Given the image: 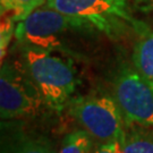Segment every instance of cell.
I'll return each instance as SVG.
<instances>
[{"label": "cell", "mask_w": 153, "mask_h": 153, "mask_svg": "<svg viewBox=\"0 0 153 153\" xmlns=\"http://www.w3.org/2000/svg\"><path fill=\"white\" fill-rule=\"evenodd\" d=\"M23 64L50 109L61 111L76 88V71L71 60L52 51L23 45Z\"/></svg>", "instance_id": "1"}, {"label": "cell", "mask_w": 153, "mask_h": 153, "mask_svg": "<svg viewBox=\"0 0 153 153\" xmlns=\"http://www.w3.org/2000/svg\"><path fill=\"white\" fill-rule=\"evenodd\" d=\"M53 8L81 26H93L114 36L129 25L135 32L149 31L145 24L135 19L128 9V0H47Z\"/></svg>", "instance_id": "2"}, {"label": "cell", "mask_w": 153, "mask_h": 153, "mask_svg": "<svg viewBox=\"0 0 153 153\" xmlns=\"http://www.w3.org/2000/svg\"><path fill=\"white\" fill-rule=\"evenodd\" d=\"M49 108L24 64L6 61L0 71V117L2 120L35 116Z\"/></svg>", "instance_id": "3"}, {"label": "cell", "mask_w": 153, "mask_h": 153, "mask_svg": "<svg viewBox=\"0 0 153 153\" xmlns=\"http://www.w3.org/2000/svg\"><path fill=\"white\" fill-rule=\"evenodd\" d=\"M69 114L93 137L101 142L117 141L126 136L124 116L115 98L110 95H85L71 99Z\"/></svg>", "instance_id": "4"}, {"label": "cell", "mask_w": 153, "mask_h": 153, "mask_svg": "<svg viewBox=\"0 0 153 153\" xmlns=\"http://www.w3.org/2000/svg\"><path fill=\"white\" fill-rule=\"evenodd\" d=\"M114 98L126 121L153 127V82L129 66L114 78Z\"/></svg>", "instance_id": "5"}, {"label": "cell", "mask_w": 153, "mask_h": 153, "mask_svg": "<svg viewBox=\"0 0 153 153\" xmlns=\"http://www.w3.org/2000/svg\"><path fill=\"white\" fill-rule=\"evenodd\" d=\"M77 27L82 26L71 17L45 5L18 22L15 27V38L25 47L53 51L60 47L61 34Z\"/></svg>", "instance_id": "6"}, {"label": "cell", "mask_w": 153, "mask_h": 153, "mask_svg": "<svg viewBox=\"0 0 153 153\" xmlns=\"http://www.w3.org/2000/svg\"><path fill=\"white\" fill-rule=\"evenodd\" d=\"M133 65L138 73L153 82V32L141 34L133 51Z\"/></svg>", "instance_id": "7"}, {"label": "cell", "mask_w": 153, "mask_h": 153, "mask_svg": "<svg viewBox=\"0 0 153 153\" xmlns=\"http://www.w3.org/2000/svg\"><path fill=\"white\" fill-rule=\"evenodd\" d=\"M45 4L47 0H0L1 16L10 17L15 22H21Z\"/></svg>", "instance_id": "8"}, {"label": "cell", "mask_w": 153, "mask_h": 153, "mask_svg": "<svg viewBox=\"0 0 153 153\" xmlns=\"http://www.w3.org/2000/svg\"><path fill=\"white\" fill-rule=\"evenodd\" d=\"M92 138L85 129L71 131L64 138L58 153H90Z\"/></svg>", "instance_id": "9"}, {"label": "cell", "mask_w": 153, "mask_h": 153, "mask_svg": "<svg viewBox=\"0 0 153 153\" xmlns=\"http://www.w3.org/2000/svg\"><path fill=\"white\" fill-rule=\"evenodd\" d=\"M120 146L121 153H153V135L143 131L126 134Z\"/></svg>", "instance_id": "10"}, {"label": "cell", "mask_w": 153, "mask_h": 153, "mask_svg": "<svg viewBox=\"0 0 153 153\" xmlns=\"http://www.w3.org/2000/svg\"><path fill=\"white\" fill-rule=\"evenodd\" d=\"M14 153H56V149L44 137H28L17 144Z\"/></svg>", "instance_id": "11"}, {"label": "cell", "mask_w": 153, "mask_h": 153, "mask_svg": "<svg viewBox=\"0 0 153 153\" xmlns=\"http://www.w3.org/2000/svg\"><path fill=\"white\" fill-rule=\"evenodd\" d=\"M1 38H0V51H1V61H4V57L6 55V51L8 48V44L10 39L15 34V28H14V23L15 21L11 19L10 17L1 16Z\"/></svg>", "instance_id": "12"}, {"label": "cell", "mask_w": 153, "mask_h": 153, "mask_svg": "<svg viewBox=\"0 0 153 153\" xmlns=\"http://www.w3.org/2000/svg\"><path fill=\"white\" fill-rule=\"evenodd\" d=\"M94 153H121L120 143L117 141L104 142L95 150Z\"/></svg>", "instance_id": "13"}, {"label": "cell", "mask_w": 153, "mask_h": 153, "mask_svg": "<svg viewBox=\"0 0 153 153\" xmlns=\"http://www.w3.org/2000/svg\"><path fill=\"white\" fill-rule=\"evenodd\" d=\"M134 6L142 13L153 10V0H133Z\"/></svg>", "instance_id": "14"}]
</instances>
